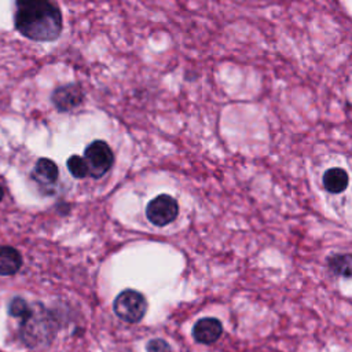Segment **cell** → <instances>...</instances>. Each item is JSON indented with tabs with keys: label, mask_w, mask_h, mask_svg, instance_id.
Masks as SVG:
<instances>
[{
	"label": "cell",
	"mask_w": 352,
	"mask_h": 352,
	"mask_svg": "<svg viewBox=\"0 0 352 352\" xmlns=\"http://www.w3.org/2000/svg\"><path fill=\"white\" fill-rule=\"evenodd\" d=\"M15 28L30 40L51 41L62 30V15L52 0H16Z\"/></svg>",
	"instance_id": "1"
},
{
	"label": "cell",
	"mask_w": 352,
	"mask_h": 352,
	"mask_svg": "<svg viewBox=\"0 0 352 352\" xmlns=\"http://www.w3.org/2000/svg\"><path fill=\"white\" fill-rule=\"evenodd\" d=\"M55 323L51 314L41 305L36 307L22 319L21 334L28 346H37L52 340Z\"/></svg>",
	"instance_id": "2"
},
{
	"label": "cell",
	"mask_w": 352,
	"mask_h": 352,
	"mask_svg": "<svg viewBox=\"0 0 352 352\" xmlns=\"http://www.w3.org/2000/svg\"><path fill=\"white\" fill-rule=\"evenodd\" d=\"M113 308L120 319L128 323H136L144 316L147 311V301L142 293L126 289L116 297Z\"/></svg>",
	"instance_id": "3"
},
{
	"label": "cell",
	"mask_w": 352,
	"mask_h": 352,
	"mask_svg": "<svg viewBox=\"0 0 352 352\" xmlns=\"http://www.w3.org/2000/svg\"><path fill=\"white\" fill-rule=\"evenodd\" d=\"M84 161L88 168V175L98 179L102 177L113 165V151L103 140L92 142L84 153Z\"/></svg>",
	"instance_id": "4"
},
{
	"label": "cell",
	"mask_w": 352,
	"mask_h": 352,
	"mask_svg": "<svg viewBox=\"0 0 352 352\" xmlns=\"http://www.w3.org/2000/svg\"><path fill=\"white\" fill-rule=\"evenodd\" d=\"M179 213L176 199L168 194H161L153 198L146 208V216L154 226L164 227L172 223Z\"/></svg>",
	"instance_id": "5"
},
{
	"label": "cell",
	"mask_w": 352,
	"mask_h": 352,
	"mask_svg": "<svg viewBox=\"0 0 352 352\" xmlns=\"http://www.w3.org/2000/svg\"><path fill=\"white\" fill-rule=\"evenodd\" d=\"M84 99V94L77 84H67L56 88L52 94V103L59 111H69L77 107Z\"/></svg>",
	"instance_id": "6"
},
{
	"label": "cell",
	"mask_w": 352,
	"mask_h": 352,
	"mask_svg": "<svg viewBox=\"0 0 352 352\" xmlns=\"http://www.w3.org/2000/svg\"><path fill=\"white\" fill-rule=\"evenodd\" d=\"M223 333V324L216 318L199 319L192 327V337L199 344H213Z\"/></svg>",
	"instance_id": "7"
},
{
	"label": "cell",
	"mask_w": 352,
	"mask_h": 352,
	"mask_svg": "<svg viewBox=\"0 0 352 352\" xmlns=\"http://www.w3.org/2000/svg\"><path fill=\"white\" fill-rule=\"evenodd\" d=\"M32 177L43 187H52L58 180V166L50 158H40L34 165Z\"/></svg>",
	"instance_id": "8"
},
{
	"label": "cell",
	"mask_w": 352,
	"mask_h": 352,
	"mask_svg": "<svg viewBox=\"0 0 352 352\" xmlns=\"http://www.w3.org/2000/svg\"><path fill=\"white\" fill-rule=\"evenodd\" d=\"M22 265L19 252L11 246H0V275H14Z\"/></svg>",
	"instance_id": "9"
},
{
	"label": "cell",
	"mask_w": 352,
	"mask_h": 352,
	"mask_svg": "<svg viewBox=\"0 0 352 352\" xmlns=\"http://www.w3.org/2000/svg\"><path fill=\"white\" fill-rule=\"evenodd\" d=\"M348 173L341 168H330L323 175V186L329 192H342L348 186Z\"/></svg>",
	"instance_id": "10"
},
{
	"label": "cell",
	"mask_w": 352,
	"mask_h": 352,
	"mask_svg": "<svg viewBox=\"0 0 352 352\" xmlns=\"http://www.w3.org/2000/svg\"><path fill=\"white\" fill-rule=\"evenodd\" d=\"M330 270L345 278H352V254H334L329 258Z\"/></svg>",
	"instance_id": "11"
},
{
	"label": "cell",
	"mask_w": 352,
	"mask_h": 352,
	"mask_svg": "<svg viewBox=\"0 0 352 352\" xmlns=\"http://www.w3.org/2000/svg\"><path fill=\"white\" fill-rule=\"evenodd\" d=\"M67 168H69L70 173L77 179H82L88 175V168H87V164L82 157L72 155L67 160Z\"/></svg>",
	"instance_id": "12"
},
{
	"label": "cell",
	"mask_w": 352,
	"mask_h": 352,
	"mask_svg": "<svg viewBox=\"0 0 352 352\" xmlns=\"http://www.w3.org/2000/svg\"><path fill=\"white\" fill-rule=\"evenodd\" d=\"M8 311H10V314H11L12 316L23 319V318L29 314L30 305H29L23 298L15 297V298H12V301L10 302V309H8Z\"/></svg>",
	"instance_id": "13"
},
{
	"label": "cell",
	"mask_w": 352,
	"mask_h": 352,
	"mask_svg": "<svg viewBox=\"0 0 352 352\" xmlns=\"http://www.w3.org/2000/svg\"><path fill=\"white\" fill-rule=\"evenodd\" d=\"M147 352H170V346L161 338H154L147 344Z\"/></svg>",
	"instance_id": "14"
},
{
	"label": "cell",
	"mask_w": 352,
	"mask_h": 352,
	"mask_svg": "<svg viewBox=\"0 0 352 352\" xmlns=\"http://www.w3.org/2000/svg\"><path fill=\"white\" fill-rule=\"evenodd\" d=\"M3 195H4V190H3V187H1V184H0V201L3 199Z\"/></svg>",
	"instance_id": "15"
}]
</instances>
